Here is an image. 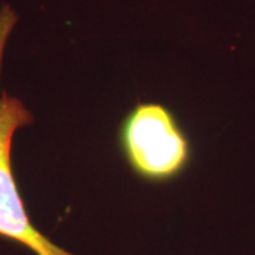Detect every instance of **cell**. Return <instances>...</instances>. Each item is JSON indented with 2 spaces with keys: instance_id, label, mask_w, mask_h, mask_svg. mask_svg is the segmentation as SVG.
<instances>
[{
  "instance_id": "obj_2",
  "label": "cell",
  "mask_w": 255,
  "mask_h": 255,
  "mask_svg": "<svg viewBox=\"0 0 255 255\" xmlns=\"http://www.w3.org/2000/svg\"><path fill=\"white\" fill-rule=\"evenodd\" d=\"M17 16L9 6L0 10V73L1 60ZM33 122L31 112L16 97L0 91V237L24 246L36 255H75L54 244L31 223L11 169V145L17 129Z\"/></svg>"
},
{
  "instance_id": "obj_1",
  "label": "cell",
  "mask_w": 255,
  "mask_h": 255,
  "mask_svg": "<svg viewBox=\"0 0 255 255\" xmlns=\"http://www.w3.org/2000/svg\"><path fill=\"white\" fill-rule=\"evenodd\" d=\"M118 143L130 170L149 183L177 179L191 160V145L167 107L139 102L122 119Z\"/></svg>"
}]
</instances>
